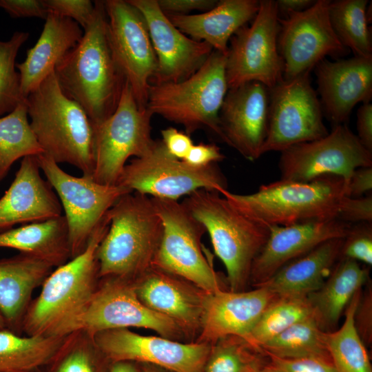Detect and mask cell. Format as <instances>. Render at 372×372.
<instances>
[{"label": "cell", "mask_w": 372, "mask_h": 372, "mask_svg": "<svg viewBox=\"0 0 372 372\" xmlns=\"http://www.w3.org/2000/svg\"><path fill=\"white\" fill-rule=\"evenodd\" d=\"M107 213L84 251L56 267L25 313L22 332L26 335L65 337L73 333L98 286L99 245L109 227Z\"/></svg>", "instance_id": "obj_2"}, {"label": "cell", "mask_w": 372, "mask_h": 372, "mask_svg": "<svg viewBox=\"0 0 372 372\" xmlns=\"http://www.w3.org/2000/svg\"><path fill=\"white\" fill-rule=\"evenodd\" d=\"M143 14L154 50L157 67L151 84L183 81L195 73L214 50L178 29L158 5L157 0H127ZM150 84V85H151Z\"/></svg>", "instance_id": "obj_19"}, {"label": "cell", "mask_w": 372, "mask_h": 372, "mask_svg": "<svg viewBox=\"0 0 372 372\" xmlns=\"http://www.w3.org/2000/svg\"><path fill=\"white\" fill-rule=\"evenodd\" d=\"M314 315L307 296H277L265 310L247 340L258 348L295 323Z\"/></svg>", "instance_id": "obj_37"}, {"label": "cell", "mask_w": 372, "mask_h": 372, "mask_svg": "<svg viewBox=\"0 0 372 372\" xmlns=\"http://www.w3.org/2000/svg\"><path fill=\"white\" fill-rule=\"evenodd\" d=\"M269 90V127L262 154L280 152L328 134L309 72L291 79H282Z\"/></svg>", "instance_id": "obj_13"}, {"label": "cell", "mask_w": 372, "mask_h": 372, "mask_svg": "<svg viewBox=\"0 0 372 372\" xmlns=\"http://www.w3.org/2000/svg\"><path fill=\"white\" fill-rule=\"evenodd\" d=\"M340 257L372 265V223H360L351 226L344 238Z\"/></svg>", "instance_id": "obj_40"}, {"label": "cell", "mask_w": 372, "mask_h": 372, "mask_svg": "<svg viewBox=\"0 0 372 372\" xmlns=\"http://www.w3.org/2000/svg\"><path fill=\"white\" fill-rule=\"evenodd\" d=\"M87 307L77 320L73 333L90 337L110 329L138 327L152 329L165 338L176 335L180 327L170 318L145 305L138 298L134 282L120 278H105Z\"/></svg>", "instance_id": "obj_17"}, {"label": "cell", "mask_w": 372, "mask_h": 372, "mask_svg": "<svg viewBox=\"0 0 372 372\" xmlns=\"http://www.w3.org/2000/svg\"><path fill=\"white\" fill-rule=\"evenodd\" d=\"M94 6L81 39L54 71L63 92L83 107L93 127L114 113L126 82L110 47L103 1H95Z\"/></svg>", "instance_id": "obj_1"}, {"label": "cell", "mask_w": 372, "mask_h": 372, "mask_svg": "<svg viewBox=\"0 0 372 372\" xmlns=\"http://www.w3.org/2000/svg\"><path fill=\"white\" fill-rule=\"evenodd\" d=\"M103 2L108 41L114 61L138 104L146 107L157 60L145 18L127 0Z\"/></svg>", "instance_id": "obj_15"}, {"label": "cell", "mask_w": 372, "mask_h": 372, "mask_svg": "<svg viewBox=\"0 0 372 372\" xmlns=\"http://www.w3.org/2000/svg\"><path fill=\"white\" fill-rule=\"evenodd\" d=\"M134 286L145 305L179 327L191 329L200 324L203 296L191 291L169 273L152 266L139 276Z\"/></svg>", "instance_id": "obj_28"}, {"label": "cell", "mask_w": 372, "mask_h": 372, "mask_svg": "<svg viewBox=\"0 0 372 372\" xmlns=\"http://www.w3.org/2000/svg\"><path fill=\"white\" fill-rule=\"evenodd\" d=\"M225 158V156L216 145L200 143L194 144L183 161L192 167H204Z\"/></svg>", "instance_id": "obj_47"}, {"label": "cell", "mask_w": 372, "mask_h": 372, "mask_svg": "<svg viewBox=\"0 0 372 372\" xmlns=\"http://www.w3.org/2000/svg\"><path fill=\"white\" fill-rule=\"evenodd\" d=\"M324 335L314 314L295 323L260 349L265 355L281 358L319 357L331 360Z\"/></svg>", "instance_id": "obj_36"}, {"label": "cell", "mask_w": 372, "mask_h": 372, "mask_svg": "<svg viewBox=\"0 0 372 372\" xmlns=\"http://www.w3.org/2000/svg\"><path fill=\"white\" fill-rule=\"evenodd\" d=\"M90 337L78 331L72 333V349L59 366L57 372H94L87 346Z\"/></svg>", "instance_id": "obj_43"}, {"label": "cell", "mask_w": 372, "mask_h": 372, "mask_svg": "<svg viewBox=\"0 0 372 372\" xmlns=\"http://www.w3.org/2000/svg\"><path fill=\"white\" fill-rule=\"evenodd\" d=\"M372 190V167H359L352 173L347 184L346 194L349 197H361Z\"/></svg>", "instance_id": "obj_49"}, {"label": "cell", "mask_w": 372, "mask_h": 372, "mask_svg": "<svg viewBox=\"0 0 372 372\" xmlns=\"http://www.w3.org/2000/svg\"><path fill=\"white\" fill-rule=\"evenodd\" d=\"M30 127L43 154L92 176L94 131L83 107L61 89L54 72L26 99Z\"/></svg>", "instance_id": "obj_3"}, {"label": "cell", "mask_w": 372, "mask_h": 372, "mask_svg": "<svg viewBox=\"0 0 372 372\" xmlns=\"http://www.w3.org/2000/svg\"><path fill=\"white\" fill-rule=\"evenodd\" d=\"M360 290L344 310V320L338 330L325 331L327 350L336 372H372L370 360L355 324Z\"/></svg>", "instance_id": "obj_33"}, {"label": "cell", "mask_w": 372, "mask_h": 372, "mask_svg": "<svg viewBox=\"0 0 372 372\" xmlns=\"http://www.w3.org/2000/svg\"><path fill=\"white\" fill-rule=\"evenodd\" d=\"M265 365L272 372H336L331 360L319 357L281 358L266 355Z\"/></svg>", "instance_id": "obj_41"}, {"label": "cell", "mask_w": 372, "mask_h": 372, "mask_svg": "<svg viewBox=\"0 0 372 372\" xmlns=\"http://www.w3.org/2000/svg\"><path fill=\"white\" fill-rule=\"evenodd\" d=\"M322 285L307 296L322 330L338 322L353 296L369 278L368 269L358 262L340 257Z\"/></svg>", "instance_id": "obj_31"}, {"label": "cell", "mask_w": 372, "mask_h": 372, "mask_svg": "<svg viewBox=\"0 0 372 372\" xmlns=\"http://www.w3.org/2000/svg\"><path fill=\"white\" fill-rule=\"evenodd\" d=\"M323 115L333 125L344 124L360 102L372 99V57L323 59L313 68Z\"/></svg>", "instance_id": "obj_22"}, {"label": "cell", "mask_w": 372, "mask_h": 372, "mask_svg": "<svg viewBox=\"0 0 372 372\" xmlns=\"http://www.w3.org/2000/svg\"><path fill=\"white\" fill-rule=\"evenodd\" d=\"M226 55L214 50L203 65L186 79L151 84L146 107L153 115L182 125L189 135L207 129L222 140L219 112L228 90Z\"/></svg>", "instance_id": "obj_7"}, {"label": "cell", "mask_w": 372, "mask_h": 372, "mask_svg": "<svg viewBox=\"0 0 372 372\" xmlns=\"http://www.w3.org/2000/svg\"><path fill=\"white\" fill-rule=\"evenodd\" d=\"M338 219L347 223H372V196H344L340 205Z\"/></svg>", "instance_id": "obj_44"}, {"label": "cell", "mask_w": 372, "mask_h": 372, "mask_svg": "<svg viewBox=\"0 0 372 372\" xmlns=\"http://www.w3.org/2000/svg\"><path fill=\"white\" fill-rule=\"evenodd\" d=\"M37 158L64 211L71 259L84 251L93 233L119 198L132 192L118 185L100 184L92 176H74L44 154Z\"/></svg>", "instance_id": "obj_11"}, {"label": "cell", "mask_w": 372, "mask_h": 372, "mask_svg": "<svg viewBox=\"0 0 372 372\" xmlns=\"http://www.w3.org/2000/svg\"><path fill=\"white\" fill-rule=\"evenodd\" d=\"M356 135L361 144L372 152V104L362 103L357 111Z\"/></svg>", "instance_id": "obj_50"}, {"label": "cell", "mask_w": 372, "mask_h": 372, "mask_svg": "<svg viewBox=\"0 0 372 372\" xmlns=\"http://www.w3.org/2000/svg\"><path fill=\"white\" fill-rule=\"evenodd\" d=\"M90 338L96 349L116 362L151 363L174 372H203L211 351L205 342L180 343L128 329L106 330Z\"/></svg>", "instance_id": "obj_18"}, {"label": "cell", "mask_w": 372, "mask_h": 372, "mask_svg": "<svg viewBox=\"0 0 372 372\" xmlns=\"http://www.w3.org/2000/svg\"><path fill=\"white\" fill-rule=\"evenodd\" d=\"M28 116L25 101L7 115L0 117V181L18 159L38 156L44 153Z\"/></svg>", "instance_id": "obj_34"}, {"label": "cell", "mask_w": 372, "mask_h": 372, "mask_svg": "<svg viewBox=\"0 0 372 372\" xmlns=\"http://www.w3.org/2000/svg\"><path fill=\"white\" fill-rule=\"evenodd\" d=\"M163 227L152 266L196 285L205 293L221 289L220 279L200 247L206 232L181 202L152 198Z\"/></svg>", "instance_id": "obj_8"}, {"label": "cell", "mask_w": 372, "mask_h": 372, "mask_svg": "<svg viewBox=\"0 0 372 372\" xmlns=\"http://www.w3.org/2000/svg\"><path fill=\"white\" fill-rule=\"evenodd\" d=\"M4 329H7V325L4 317L0 312V330Z\"/></svg>", "instance_id": "obj_54"}, {"label": "cell", "mask_w": 372, "mask_h": 372, "mask_svg": "<svg viewBox=\"0 0 372 372\" xmlns=\"http://www.w3.org/2000/svg\"><path fill=\"white\" fill-rule=\"evenodd\" d=\"M161 10L166 14H189L192 11L203 12L212 9L217 0H157Z\"/></svg>", "instance_id": "obj_48"}, {"label": "cell", "mask_w": 372, "mask_h": 372, "mask_svg": "<svg viewBox=\"0 0 372 372\" xmlns=\"http://www.w3.org/2000/svg\"><path fill=\"white\" fill-rule=\"evenodd\" d=\"M330 1L317 0L304 11L278 19V48L284 63L283 79L311 72L327 56L339 58L348 53L331 27Z\"/></svg>", "instance_id": "obj_16"}, {"label": "cell", "mask_w": 372, "mask_h": 372, "mask_svg": "<svg viewBox=\"0 0 372 372\" xmlns=\"http://www.w3.org/2000/svg\"><path fill=\"white\" fill-rule=\"evenodd\" d=\"M108 229L97 250L99 278L132 280L152 266L163 231L152 198L123 195L107 212Z\"/></svg>", "instance_id": "obj_4"}, {"label": "cell", "mask_w": 372, "mask_h": 372, "mask_svg": "<svg viewBox=\"0 0 372 372\" xmlns=\"http://www.w3.org/2000/svg\"><path fill=\"white\" fill-rule=\"evenodd\" d=\"M182 203L209 234L226 269L231 291H240L250 279L253 262L266 243L270 227L240 212L216 191L196 190Z\"/></svg>", "instance_id": "obj_6"}, {"label": "cell", "mask_w": 372, "mask_h": 372, "mask_svg": "<svg viewBox=\"0 0 372 372\" xmlns=\"http://www.w3.org/2000/svg\"><path fill=\"white\" fill-rule=\"evenodd\" d=\"M278 19L276 1L260 0L251 24L231 37L225 64L228 89L251 81L270 89L283 79L284 63L278 48Z\"/></svg>", "instance_id": "obj_12"}, {"label": "cell", "mask_w": 372, "mask_h": 372, "mask_svg": "<svg viewBox=\"0 0 372 372\" xmlns=\"http://www.w3.org/2000/svg\"><path fill=\"white\" fill-rule=\"evenodd\" d=\"M344 238L322 243L287 264L256 287L265 288L277 296H307L318 290L330 274L341 256Z\"/></svg>", "instance_id": "obj_29"}, {"label": "cell", "mask_w": 372, "mask_h": 372, "mask_svg": "<svg viewBox=\"0 0 372 372\" xmlns=\"http://www.w3.org/2000/svg\"><path fill=\"white\" fill-rule=\"evenodd\" d=\"M161 133V141L167 152L173 157L183 161L194 145L190 135L172 127L162 130Z\"/></svg>", "instance_id": "obj_46"}, {"label": "cell", "mask_w": 372, "mask_h": 372, "mask_svg": "<svg viewBox=\"0 0 372 372\" xmlns=\"http://www.w3.org/2000/svg\"><path fill=\"white\" fill-rule=\"evenodd\" d=\"M211 348L203 372H255L267 357L263 351L238 336H227Z\"/></svg>", "instance_id": "obj_38"}, {"label": "cell", "mask_w": 372, "mask_h": 372, "mask_svg": "<svg viewBox=\"0 0 372 372\" xmlns=\"http://www.w3.org/2000/svg\"><path fill=\"white\" fill-rule=\"evenodd\" d=\"M221 195L240 212L269 227L338 219L347 196L344 180L333 175L309 182L280 179L262 185L252 194L226 190Z\"/></svg>", "instance_id": "obj_5"}, {"label": "cell", "mask_w": 372, "mask_h": 372, "mask_svg": "<svg viewBox=\"0 0 372 372\" xmlns=\"http://www.w3.org/2000/svg\"><path fill=\"white\" fill-rule=\"evenodd\" d=\"M117 185L151 198L174 200L200 189L220 194L228 190L227 179L217 163L190 166L171 156L161 140L154 141L144 155L126 164Z\"/></svg>", "instance_id": "obj_9"}, {"label": "cell", "mask_w": 372, "mask_h": 372, "mask_svg": "<svg viewBox=\"0 0 372 372\" xmlns=\"http://www.w3.org/2000/svg\"><path fill=\"white\" fill-rule=\"evenodd\" d=\"M54 269L48 262L23 253L0 259V312L8 329L21 335L32 295Z\"/></svg>", "instance_id": "obj_26"}, {"label": "cell", "mask_w": 372, "mask_h": 372, "mask_svg": "<svg viewBox=\"0 0 372 372\" xmlns=\"http://www.w3.org/2000/svg\"><path fill=\"white\" fill-rule=\"evenodd\" d=\"M43 31L26 58L16 63L23 96H28L54 71L65 54L81 39L83 33L74 21L48 12Z\"/></svg>", "instance_id": "obj_25"}, {"label": "cell", "mask_w": 372, "mask_h": 372, "mask_svg": "<svg viewBox=\"0 0 372 372\" xmlns=\"http://www.w3.org/2000/svg\"><path fill=\"white\" fill-rule=\"evenodd\" d=\"M277 297L258 287L247 291L220 289L205 293L200 324L204 342H216L227 336L247 340L255 324Z\"/></svg>", "instance_id": "obj_23"}, {"label": "cell", "mask_w": 372, "mask_h": 372, "mask_svg": "<svg viewBox=\"0 0 372 372\" xmlns=\"http://www.w3.org/2000/svg\"><path fill=\"white\" fill-rule=\"evenodd\" d=\"M269 90L258 81L228 89L219 112L222 141L250 161L258 159L269 127Z\"/></svg>", "instance_id": "obj_20"}, {"label": "cell", "mask_w": 372, "mask_h": 372, "mask_svg": "<svg viewBox=\"0 0 372 372\" xmlns=\"http://www.w3.org/2000/svg\"><path fill=\"white\" fill-rule=\"evenodd\" d=\"M351 225L338 219L270 227L269 238L253 262L250 279L260 285L290 262L322 243L346 237Z\"/></svg>", "instance_id": "obj_21"}, {"label": "cell", "mask_w": 372, "mask_h": 372, "mask_svg": "<svg viewBox=\"0 0 372 372\" xmlns=\"http://www.w3.org/2000/svg\"><path fill=\"white\" fill-rule=\"evenodd\" d=\"M48 12L70 19L85 30L93 19L94 3L89 0H42Z\"/></svg>", "instance_id": "obj_42"}, {"label": "cell", "mask_w": 372, "mask_h": 372, "mask_svg": "<svg viewBox=\"0 0 372 372\" xmlns=\"http://www.w3.org/2000/svg\"><path fill=\"white\" fill-rule=\"evenodd\" d=\"M368 0L330 1L329 17L340 42L354 56L372 57L371 32L366 15Z\"/></svg>", "instance_id": "obj_35"}, {"label": "cell", "mask_w": 372, "mask_h": 372, "mask_svg": "<svg viewBox=\"0 0 372 372\" xmlns=\"http://www.w3.org/2000/svg\"><path fill=\"white\" fill-rule=\"evenodd\" d=\"M259 7L260 0H220L212 9L200 14L167 16L187 36L227 54L231 37L253 20Z\"/></svg>", "instance_id": "obj_27"}, {"label": "cell", "mask_w": 372, "mask_h": 372, "mask_svg": "<svg viewBox=\"0 0 372 372\" xmlns=\"http://www.w3.org/2000/svg\"><path fill=\"white\" fill-rule=\"evenodd\" d=\"M28 37V32L16 31L8 41L0 40V116L9 114L26 101L21 93L15 60Z\"/></svg>", "instance_id": "obj_39"}, {"label": "cell", "mask_w": 372, "mask_h": 372, "mask_svg": "<svg viewBox=\"0 0 372 372\" xmlns=\"http://www.w3.org/2000/svg\"><path fill=\"white\" fill-rule=\"evenodd\" d=\"M355 324L362 341L371 340V296L361 297L355 313Z\"/></svg>", "instance_id": "obj_51"}, {"label": "cell", "mask_w": 372, "mask_h": 372, "mask_svg": "<svg viewBox=\"0 0 372 372\" xmlns=\"http://www.w3.org/2000/svg\"><path fill=\"white\" fill-rule=\"evenodd\" d=\"M69 336H21L0 330V372H29L60 352Z\"/></svg>", "instance_id": "obj_32"}, {"label": "cell", "mask_w": 372, "mask_h": 372, "mask_svg": "<svg viewBox=\"0 0 372 372\" xmlns=\"http://www.w3.org/2000/svg\"><path fill=\"white\" fill-rule=\"evenodd\" d=\"M152 116L138 104L126 81L114 113L94 127V180L117 185L127 160L142 156L150 149L154 141L151 137Z\"/></svg>", "instance_id": "obj_10"}, {"label": "cell", "mask_w": 372, "mask_h": 372, "mask_svg": "<svg viewBox=\"0 0 372 372\" xmlns=\"http://www.w3.org/2000/svg\"><path fill=\"white\" fill-rule=\"evenodd\" d=\"M110 372H136L135 369L125 362H118Z\"/></svg>", "instance_id": "obj_53"}, {"label": "cell", "mask_w": 372, "mask_h": 372, "mask_svg": "<svg viewBox=\"0 0 372 372\" xmlns=\"http://www.w3.org/2000/svg\"><path fill=\"white\" fill-rule=\"evenodd\" d=\"M37 156L22 158L10 187L0 198V233L21 225L62 215L53 188L40 174Z\"/></svg>", "instance_id": "obj_24"}, {"label": "cell", "mask_w": 372, "mask_h": 372, "mask_svg": "<svg viewBox=\"0 0 372 372\" xmlns=\"http://www.w3.org/2000/svg\"><path fill=\"white\" fill-rule=\"evenodd\" d=\"M0 248L17 249L56 268L70 259L65 218L61 215L1 232Z\"/></svg>", "instance_id": "obj_30"}, {"label": "cell", "mask_w": 372, "mask_h": 372, "mask_svg": "<svg viewBox=\"0 0 372 372\" xmlns=\"http://www.w3.org/2000/svg\"><path fill=\"white\" fill-rule=\"evenodd\" d=\"M279 18H284L291 12H298L305 10L315 2L313 0H277Z\"/></svg>", "instance_id": "obj_52"}, {"label": "cell", "mask_w": 372, "mask_h": 372, "mask_svg": "<svg viewBox=\"0 0 372 372\" xmlns=\"http://www.w3.org/2000/svg\"><path fill=\"white\" fill-rule=\"evenodd\" d=\"M372 167V152L345 124L333 125L320 138L299 143L280 152V179L309 182L323 176L342 178L347 184L359 167Z\"/></svg>", "instance_id": "obj_14"}, {"label": "cell", "mask_w": 372, "mask_h": 372, "mask_svg": "<svg viewBox=\"0 0 372 372\" xmlns=\"http://www.w3.org/2000/svg\"><path fill=\"white\" fill-rule=\"evenodd\" d=\"M255 372H272V371H271L270 370H269L267 368H266L264 366L262 368L256 371Z\"/></svg>", "instance_id": "obj_55"}, {"label": "cell", "mask_w": 372, "mask_h": 372, "mask_svg": "<svg viewBox=\"0 0 372 372\" xmlns=\"http://www.w3.org/2000/svg\"><path fill=\"white\" fill-rule=\"evenodd\" d=\"M0 8L12 18L38 17L45 19L48 14L42 0H0Z\"/></svg>", "instance_id": "obj_45"}]
</instances>
